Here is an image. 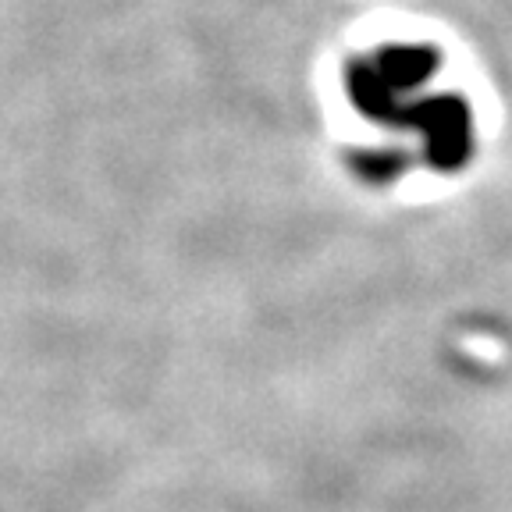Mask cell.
Instances as JSON below:
<instances>
[{"instance_id":"obj_1","label":"cell","mask_w":512,"mask_h":512,"mask_svg":"<svg viewBox=\"0 0 512 512\" xmlns=\"http://www.w3.org/2000/svg\"><path fill=\"white\" fill-rule=\"evenodd\" d=\"M395 128H420L427 139V160L438 171H459L473 153V111L463 96L441 93L406 104Z\"/></svg>"},{"instance_id":"obj_2","label":"cell","mask_w":512,"mask_h":512,"mask_svg":"<svg viewBox=\"0 0 512 512\" xmlns=\"http://www.w3.org/2000/svg\"><path fill=\"white\" fill-rule=\"evenodd\" d=\"M370 64H374V72L384 79V86L402 100L409 89L424 86L438 72L441 50L424 47V43H388V47L370 54Z\"/></svg>"},{"instance_id":"obj_3","label":"cell","mask_w":512,"mask_h":512,"mask_svg":"<svg viewBox=\"0 0 512 512\" xmlns=\"http://www.w3.org/2000/svg\"><path fill=\"white\" fill-rule=\"evenodd\" d=\"M402 157L395 150H363V153H352V171L363 178V182H388V178L402 175Z\"/></svg>"}]
</instances>
